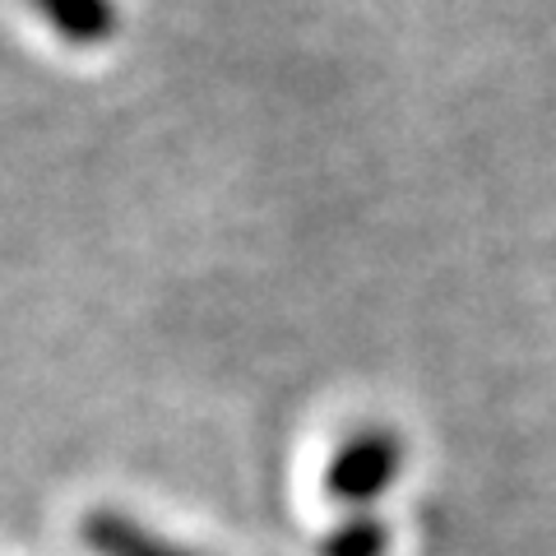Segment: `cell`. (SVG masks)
I'll list each match as a JSON object with an SVG mask.
<instances>
[{
    "instance_id": "cell-4",
    "label": "cell",
    "mask_w": 556,
    "mask_h": 556,
    "mask_svg": "<svg viewBox=\"0 0 556 556\" xmlns=\"http://www.w3.org/2000/svg\"><path fill=\"white\" fill-rule=\"evenodd\" d=\"M386 547H390V529L380 525L376 515L357 510V515H348L339 529L325 533L320 556H386Z\"/></svg>"
},
{
    "instance_id": "cell-1",
    "label": "cell",
    "mask_w": 556,
    "mask_h": 556,
    "mask_svg": "<svg viewBox=\"0 0 556 556\" xmlns=\"http://www.w3.org/2000/svg\"><path fill=\"white\" fill-rule=\"evenodd\" d=\"M404 464V445H399L394 431L386 427H367L357 437H348L334 459L325 464V492L339 501V506H371L376 496L390 492V482Z\"/></svg>"
},
{
    "instance_id": "cell-3",
    "label": "cell",
    "mask_w": 556,
    "mask_h": 556,
    "mask_svg": "<svg viewBox=\"0 0 556 556\" xmlns=\"http://www.w3.org/2000/svg\"><path fill=\"white\" fill-rule=\"evenodd\" d=\"M33 10L61 33V42L70 47H102L112 42V33L121 24L116 0H33Z\"/></svg>"
},
{
    "instance_id": "cell-2",
    "label": "cell",
    "mask_w": 556,
    "mask_h": 556,
    "mask_svg": "<svg viewBox=\"0 0 556 556\" xmlns=\"http://www.w3.org/2000/svg\"><path fill=\"white\" fill-rule=\"evenodd\" d=\"M79 538L93 556H204L195 547H181V543H172V538L153 533L149 525H139L135 515L112 510V506H98L84 515Z\"/></svg>"
}]
</instances>
